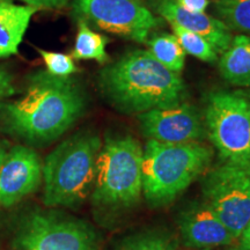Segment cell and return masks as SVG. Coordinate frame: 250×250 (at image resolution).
I'll return each mask as SVG.
<instances>
[{"mask_svg": "<svg viewBox=\"0 0 250 250\" xmlns=\"http://www.w3.org/2000/svg\"><path fill=\"white\" fill-rule=\"evenodd\" d=\"M115 250H181L177 240L162 230H146L124 239Z\"/></svg>", "mask_w": 250, "mask_h": 250, "instance_id": "19", "label": "cell"}, {"mask_svg": "<svg viewBox=\"0 0 250 250\" xmlns=\"http://www.w3.org/2000/svg\"><path fill=\"white\" fill-rule=\"evenodd\" d=\"M102 142L94 131L68 137L43 164V203L48 208H76L92 193Z\"/></svg>", "mask_w": 250, "mask_h": 250, "instance_id": "3", "label": "cell"}, {"mask_svg": "<svg viewBox=\"0 0 250 250\" xmlns=\"http://www.w3.org/2000/svg\"><path fill=\"white\" fill-rule=\"evenodd\" d=\"M140 131L148 140L160 143L201 142L206 136L204 118L188 102L156 108L138 115Z\"/></svg>", "mask_w": 250, "mask_h": 250, "instance_id": "10", "label": "cell"}, {"mask_svg": "<svg viewBox=\"0 0 250 250\" xmlns=\"http://www.w3.org/2000/svg\"><path fill=\"white\" fill-rule=\"evenodd\" d=\"M73 8L78 20L137 43L164 24L143 0H76Z\"/></svg>", "mask_w": 250, "mask_h": 250, "instance_id": "9", "label": "cell"}, {"mask_svg": "<svg viewBox=\"0 0 250 250\" xmlns=\"http://www.w3.org/2000/svg\"><path fill=\"white\" fill-rule=\"evenodd\" d=\"M15 93L13 78L8 72L0 68V102L9 98Z\"/></svg>", "mask_w": 250, "mask_h": 250, "instance_id": "22", "label": "cell"}, {"mask_svg": "<svg viewBox=\"0 0 250 250\" xmlns=\"http://www.w3.org/2000/svg\"><path fill=\"white\" fill-rule=\"evenodd\" d=\"M221 77L230 85L250 87V36L239 34L233 37L219 59Z\"/></svg>", "mask_w": 250, "mask_h": 250, "instance_id": "15", "label": "cell"}, {"mask_svg": "<svg viewBox=\"0 0 250 250\" xmlns=\"http://www.w3.org/2000/svg\"><path fill=\"white\" fill-rule=\"evenodd\" d=\"M202 250H240L239 247H221V248H211V249H202Z\"/></svg>", "mask_w": 250, "mask_h": 250, "instance_id": "26", "label": "cell"}, {"mask_svg": "<svg viewBox=\"0 0 250 250\" xmlns=\"http://www.w3.org/2000/svg\"><path fill=\"white\" fill-rule=\"evenodd\" d=\"M206 136L225 162H250V100L240 92L208 94L204 111Z\"/></svg>", "mask_w": 250, "mask_h": 250, "instance_id": "6", "label": "cell"}, {"mask_svg": "<svg viewBox=\"0 0 250 250\" xmlns=\"http://www.w3.org/2000/svg\"><path fill=\"white\" fill-rule=\"evenodd\" d=\"M5 155H6V151L4 148L1 147V146H0V165H1V162H2V160H4V158H5Z\"/></svg>", "mask_w": 250, "mask_h": 250, "instance_id": "27", "label": "cell"}, {"mask_svg": "<svg viewBox=\"0 0 250 250\" xmlns=\"http://www.w3.org/2000/svg\"><path fill=\"white\" fill-rule=\"evenodd\" d=\"M213 149L201 142L148 140L143 155V195L152 206H165L204 175Z\"/></svg>", "mask_w": 250, "mask_h": 250, "instance_id": "4", "label": "cell"}, {"mask_svg": "<svg viewBox=\"0 0 250 250\" xmlns=\"http://www.w3.org/2000/svg\"><path fill=\"white\" fill-rule=\"evenodd\" d=\"M177 5L193 13H205L210 6V0H176Z\"/></svg>", "mask_w": 250, "mask_h": 250, "instance_id": "24", "label": "cell"}, {"mask_svg": "<svg viewBox=\"0 0 250 250\" xmlns=\"http://www.w3.org/2000/svg\"><path fill=\"white\" fill-rule=\"evenodd\" d=\"M43 162L33 148L14 146L0 165V206L11 208L39 189Z\"/></svg>", "mask_w": 250, "mask_h": 250, "instance_id": "11", "label": "cell"}, {"mask_svg": "<svg viewBox=\"0 0 250 250\" xmlns=\"http://www.w3.org/2000/svg\"><path fill=\"white\" fill-rule=\"evenodd\" d=\"M204 203L237 240L250 221V162H225L204 174Z\"/></svg>", "mask_w": 250, "mask_h": 250, "instance_id": "7", "label": "cell"}, {"mask_svg": "<svg viewBox=\"0 0 250 250\" xmlns=\"http://www.w3.org/2000/svg\"><path fill=\"white\" fill-rule=\"evenodd\" d=\"M46 66V72L54 77L68 78L76 73L78 67L74 64L73 58L70 55L62 52L48 51V50L37 49Z\"/></svg>", "mask_w": 250, "mask_h": 250, "instance_id": "21", "label": "cell"}, {"mask_svg": "<svg viewBox=\"0 0 250 250\" xmlns=\"http://www.w3.org/2000/svg\"><path fill=\"white\" fill-rule=\"evenodd\" d=\"M247 96H248V98H249V100H250V92H249L248 94H247Z\"/></svg>", "mask_w": 250, "mask_h": 250, "instance_id": "28", "label": "cell"}, {"mask_svg": "<svg viewBox=\"0 0 250 250\" xmlns=\"http://www.w3.org/2000/svg\"><path fill=\"white\" fill-rule=\"evenodd\" d=\"M39 9L0 0V58L18 55L19 45Z\"/></svg>", "mask_w": 250, "mask_h": 250, "instance_id": "14", "label": "cell"}, {"mask_svg": "<svg viewBox=\"0 0 250 250\" xmlns=\"http://www.w3.org/2000/svg\"><path fill=\"white\" fill-rule=\"evenodd\" d=\"M86 95L76 79L37 71L28 78L22 98L1 105L11 133L30 144H48L62 136L81 117Z\"/></svg>", "mask_w": 250, "mask_h": 250, "instance_id": "1", "label": "cell"}, {"mask_svg": "<svg viewBox=\"0 0 250 250\" xmlns=\"http://www.w3.org/2000/svg\"><path fill=\"white\" fill-rule=\"evenodd\" d=\"M14 243L21 250H100L98 234L85 221L41 210L22 218Z\"/></svg>", "mask_w": 250, "mask_h": 250, "instance_id": "8", "label": "cell"}, {"mask_svg": "<svg viewBox=\"0 0 250 250\" xmlns=\"http://www.w3.org/2000/svg\"><path fill=\"white\" fill-rule=\"evenodd\" d=\"M144 148L131 136L108 137L96 160L92 204L101 212L133 208L143 195Z\"/></svg>", "mask_w": 250, "mask_h": 250, "instance_id": "5", "label": "cell"}, {"mask_svg": "<svg viewBox=\"0 0 250 250\" xmlns=\"http://www.w3.org/2000/svg\"><path fill=\"white\" fill-rule=\"evenodd\" d=\"M148 51L168 70L180 73L186 62V51L174 34L159 33L146 41Z\"/></svg>", "mask_w": 250, "mask_h": 250, "instance_id": "17", "label": "cell"}, {"mask_svg": "<svg viewBox=\"0 0 250 250\" xmlns=\"http://www.w3.org/2000/svg\"><path fill=\"white\" fill-rule=\"evenodd\" d=\"M27 6L34 7L36 9L45 8H62L66 6L70 0H20Z\"/></svg>", "mask_w": 250, "mask_h": 250, "instance_id": "23", "label": "cell"}, {"mask_svg": "<svg viewBox=\"0 0 250 250\" xmlns=\"http://www.w3.org/2000/svg\"><path fill=\"white\" fill-rule=\"evenodd\" d=\"M108 39L90 29L83 20H78V33L71 57L78 61H96L100 64L108 62Z\"/></svg>", "mask_w": 250, "mask_h": 250, "instance_id": "16", "label": "cell"}, {"mask_svg": "<svg viewBox=\"0 0 250 250\" xmlns=\"http://www.w3.org/2000/svg\"><path fill=\"white\" fill-rule=\"evenodd\" d=\"M177 226L182 242L190 249L221 248L236 240L205 203L190 205L181 212Z\"/></svg>", "mask_w": 250, "mask_h": 250, "instance_id": "12", "label": "cell"}, {"mask_svg": "<svg viewBox=\"0 0 250 250\" xmlns=\"http://www.w3.org/2000/svg\"><path fill=\"white\" fill-rule=\"evenodd\" d=\"M212 7L228 29L250 36V0H212Z\"/></svg>", "mask_w": 250, "mask_h": 250, "instance_id": "18", "label": "cell"}, {"mask_svg": "<svg viewBox=\"0 0 250 250\" xmlns=\"http://www.w3.org/2000/svg\"><path fill=\"white\" fill-rule=\"evenodd\" d=\"M152 8L170 26H179L198 34L210 42L218 55H221L232 42V31L217 18L206 13H193L177 5L176 0H148Z\"/></svg>", "mask_w": 250, "mask_h": 250, "instance_id": "13", "label": "cell"}, {"mask_svg": "<svg viewBox=\"0 0 250 250\" xmlns=\"http://www.w3.org/2000/svg\"><path fill=\"white\" fill-rule=\"evenodd\" d=\"M107 101L123 114H143L186 102L188 88L179 73L168 70L148 50L137 49L109 64L99 74Z\"/></svg>", "mask_w": 250, "mask_h": 250, "instance_id": "2", "label": "cell"}, {"mask_svg": "<svg viewBox=\"0 0 250 250\" xmlns=\"http://www.w3.org/2000/svg\"><path fill=\"white\" fill-rule=\"evenodd\" d=\"M240 250H250V221L247 225L241 235H240Z\"/></svg>", "mask_w": 250, "mask_h": 250, "instance_id": "25", "label": "cell"}, {"mask_svg": "<svg viewBox=\"0 0 250 250\" xmlns=\"http://www.w3.org/2000/svg\"><path fill=\"white\" fill-rule=\"evenodd\" d=\"M171 28L174 30V35L177 37L186 54H189L203 62H217L218 54L213 46L210 44V42L206 41L204 37L192 31L183 29L179 26H171Z\"/></svg>", "mask_w": 250, "mask_h": 250, "instance_id": "20", "label": "cell"}]
</instances>
